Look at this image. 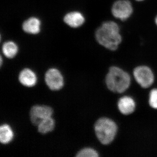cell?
Wrapping results in <instances>:
<instances>
[{
	"label": "cell",
	"instance_id": "1",
	"mask_svg": "<svg viewBox=\"0 0 157 157\" xmlns=\"http://www.w3.org/2000/svg\"><path fill=\"white\" fill-rule=\"evenodd\" d=\"M95 36L100 45L111 51L117 49L122 41L119 26L113 21L103 23L96 31Z\"/></svg>",
	"mask_w": 157,
	"mask_h": 157
},
{
	"label": "cell",
	"instance_id": "2",
	"mask_svg": "<svg viewBox=\"0 0 157 157\" xmlns=\"http://www.w3.org/2000/svg\"><path fill=\"white\" fill-rule=\"evenodd\" d=\"M106 84L111 91L122 93L129 87L131 78L129 74L123 70L116 67L109 69L106 78Z\"/></svg>",
	"mask_w": 157,
	"mask_h": 157
},
{
	"label": "cell",
	"instance_id": "3",
	"mask_svg": "<svg viewBox=\"0 0 157 157\" xmlns=\"http://www.w3.org/2000/svg\"><path fill=\"white\" fill-rule=\"evenodd\" d=\"M94 128L98 140L105 145L112 142L117 130V126L114 122L107 118H101L98 120Z\"/></svg>",
	"mask_w": 157,
	"mask_h": 157
},
{
	"label": "cell",
	"instance_id": "4",
	"mask_svg": "<svg viewBox=\"0 0 157 157\" xmlns=\"http://www.w3.org/2000/svg\"><path fill=\"white\" fill-rule=\"evenodd\" d=\"M133 11L132 3L128 0H118L113 5L111 12L116 18L124 21L130 17Z\"/></svg>",
	"mask_w": 157,
	"mask_h": 157
},
{
	"label": "cell",
	"instance_id": "5",
	"mask_svg": "<svg viewBox=\"0 0 157 157\" xmlns=\"http://www.w3.org/2000/svg\"><path fill=\"white\" fill-rule=\"evenodd\" d=\"M134 75L136 81L141 87L147 88L153 83V73L150 68L146 66H140L135 68Z\"/></svg>",
	"mask_w": 157,
	"mask_h": 157
},
{
	"label": "cell",
	"instance_id": "6",
	"mask_svg": "<svg viewBox=\"0 0 157 157\" xmlns=\"http://www.w3.org/2000/svg\"><path fill=\"white\" fill-rule=\"evenodd\" d=\"M53 113V109L49 106L35 105L32 107L30 111L31 121L34 125H38L43 120L51 117Z\"/></svg>",
	"mask_w": 157,
	"mask_h": 157
},
{
	"label": "cell",
	"instance_id": "7",
	"mask_svg": "<svg viewBox=\"0 0 157 157\" xmlns=\"http://www.w3.org/2000/svg\"><path fill=\"white\" fill-rule=\"evenodd\" d=\"M45 81L49 88L52 90H59L63 86V75L58 70L55 68H51L46 72Z\"/></svg>",
	"mask_w": 157,
	"mask_h": 157
},
{
	"label": "cell",
	"instance_id": "8",
	"mask_svg": "<svg viewBox=\"0 0 157 157\" xmlns=\"http://www.w3.org/2000/svg\"><path fill=\"white\" fill-rule=\"evenodd\" d=\"M18 79L20 83L27 87H33L37 82V76L33 70L28 68L23 70L19 73Z\"/></svg>",
	"mask_w": 157,
	"mask_h": 157
},
{
	"label": "cell",
	"instance_id": "9",
	"mask_svg": "<svg viewBox=\"0 0 157 157\" xmlns=\"http://www.w3.org/2000/svg\"><path fill=\"white\" fill-rule=\"evenodd\" d=\"M64 22L72 28H78L84 23L85 18L80 12L73 11L66 14L64 18Z\"/></svg>",
	"mask_w": 157,
	"mask_h": 157
},
{
	"label": "cell",
	"instance_id": "10",
	"mask_svg": "<svg viewBox=\"0 0 157 157\" xmlns=\"http://www.w3.org/2000/svg\"><path fill=\"white\" fill-rule=\"evenodd\" d=\"M118 107L120 112L124 115H128L134 112L135 108V103L130 97H123L118 103Z\"/></svg>",
	"mask_w": 157,
	"mask_h": 157
},
{
	"label": "cell",
	"instance_id": "11",
	"mask_svg": "<svg viewBox=\"0 0 157 157\" xmlns=\"http://www.w3.org/2000/svg\"><path fill=\"white\" fill-rule=\"evenodd\" d=\"M41 21L38 18L32 17L23 24L22 29L25 33L31 34L39 33L40 31Z\"/></svg>",
	"mask_w": 157,
	"mask_h": 157
},
{
	"label": "cell",
	"instance_id": "12",
	"mask_svg": "<svg viewBox=\"0 0 157 157\" xmlns=\"http://www.w3.org/2000/svg\"><path fill=\"white\" fill-rule=\"evenodd\" d=\"M14 137V133L11 127L7 124L2 125L0 127V141L3 144L11 142Z\"/></svg>",
	"mask_w": 157,
	"mask_h": 157
},
{
	"label": "cell",
	"instance_id": "13",
	"mask_svg": "<svg viewBox=\"0 0 157 157\" xmlns=\"http://www.w3.org/2000/svg\"><path fill=\"white\" fill-rule=\"evenodd\" d=\"M55 122L52 117H49L43 120L38 125V131L42 134H46L53 131Z\"/></svg>",
	"mask_w": 157,
	"mask_h": 157
},
{
	"label": "cell",
	"instance_id": "14",
	"mask_svg": "<svg viewBox=\"0 0 157 157\" xmlns=\"http://www.w3.org/2000/svg\"><path fill=\"white\" fill-rule=\"evenodd\" d=\"M2 50L3 54L6 57L9 59L13 58L17 53L18 47L14 42L9 41L4 43Z\"/></svg>",
	"mask_w": 157,
	"mask_h": 157
},
{
	"label": "cell",
	"instance_id": "15",
	"mask_svg": "<svg viewBox=\"0 0 157 157\" xmlns=\"http://www.w3.org/2000/svg\"><path fill=\"white\" fill-rule=\"evenodd\" d=\"M98 153L94 149L85 148L78 152L76 155L77 157H98Z\"/></svg>",
	"mask_w": 157,
	"mask_h": 157
},
{
	"label": "cell",
	"instance_id": "16",
	"mask_svg": "<svg viewBox=\"0 0 157 157\" xmlns=\"http://www.w3.org/2000/svg\"><path fill=\"white\" fill-rule=\"evenodd\" d=\"M149 104L151 107L157 109V89L152 90L150 94Z\"/></svg>",
	"mask_w": 157,
	"mask_h": 157
},
{
	"label": "cell",
	"instance_id": "17",
	"mask_svg": "<svg viewBox=\"0 0 157 157\" xmlns=\"http://www.w3.org/2000/svg\"><path fill=\"white\" fill-rule=\"evenodd\" d=\"M155 22L156 25H157V15L156 17H155Z\"/></svg>",
	"mask_w": 157,
	"mask_h": 157
},
{
	"label": "cell",
	"instance_id": "18",
	"mask_svg": "<svg viewBox=\"0 0 157 157\" xmlns=\"http://www.w3.org/2000/svg\"><path fill=\"white\" fill-rule=\"evenodd\" d=\"M136 1H138V2H141V1H143L144 0H136Z\"/></svg>",
	"mask_w": 157,
	"mask_h": 157
}]
</instances>
